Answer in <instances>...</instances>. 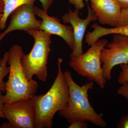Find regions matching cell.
<instances>
[{
	"label": "cell",
	"mask_w": 128,
	"mask_h": 128,
	"mask_svg": "<svg viewBox=\"0 0 128 128\" xmlns=\"http://www.w3.org/2000/svg\"><path fill=\"white\" fill-rule=\"evenodd\" d=\"M41 2L43 9L48 12L54 0H38Z\"/></svg>",
	"instance_id": "obj_21"
},
{
	"label": "cell",
	"mask_w": 128,
	"mask_h": 128,
	"mask_svg": "<svg viewBox=\"0 0 128 128\" xmlns=\"http://www.w3.org/2000/svg\"><path fill=\"white\" fill-rule=\"evenodd\" d=\"M2 111L8 122L2 124L0 128H35L36 112L32 99L4 104Z\"/></svg>",
	"instance_id": "obj_6"
},
{
	"label": "cell",
	"mask_w": 128,
	"mask_h": 128,
	"mask_svg": "<svg viewBox=\"0 0 128 128\" xmlns=\"http://www.w3.org/2000/svg\"><path fill=\"white\" fill-rule=\"evenodd\" d=\"M63 60L58 58V72L50 89L44 94L35 95L32 98L36 112L35 128H51L56 114L66 106L68 86L62 68Z\"/></svg>",
	"instance_id": "obj_1"
},
{
	"label": "cell",
	"mask_w": 128,
	"mask_h": 128,
	"mask_svg": "<svg viewBox=\"0 0 128 128\" xmlns=\"http://www.w3.org/2000/svg\"><path fill=\"white\" fill-rule=\"evenodd\" d=\"M9 57V52L4 54L2 58L0 60V92H6V86L4 78L8 75L9 72V66H7Z\"/></svg>",
	"instance_id": "obj_14"
},
{
	"label": "cell",
	"mask_w": 128,
	"mask_h": 128,
	"mask_svg": "<svg viewBox=\"0 0 128 128\" xmlns=\"http://www.w3.org/2000/svg\"><path fill=\"white\" fill-rule=\"evenodd\" d=\"M89 0L99 23L112 27L116 26L122 9L117 0Z\"/></svg>",
	"instance_id": "obj_11"
},
{
	"label": "cell",
	"mask_w": 128,
	"mask_h": 128,
	"mask_svg": "<svg viewBox=\"0 0 128 128\" xmlns=\"http://www.w3.org/2000/svg\"><path fill=\"white\" fill-rule=\"evenodd\" d=\"M121 9L128 8V0H117Z\"/></svg>",
	"instance_id": "obj_23"
},
{
	"label": "cell",
	"mask_w": 128,
	"mask_h": 128,
	"mask_svg": "<svg viewBox=\"0 0 128 128\" xmlns=\"http://www.w3.org/2000/svg\"><path fill=\"white\" fill-rule=\"evenodd\" d=\"M22 48L14 45L9 51L8 64L9 65L8 80L6 82V90L4 95V104H10L23 99H32L36 95L38 85L36 81L26 78L21 64L24 54Z\"/></svg>",
	"instance_id": "obj_3"
},
{
	"label": "cell",
	"mask_w": 128,
	"mask_h": 128,
	"mask_svg": "<svg viewBox=\"0 0 128 128\" xmlns=\"http://www.w3.org/2000/svg\"><path fill=\"white\" fill-rule=\"evenodd\" d=\"M92 28L93 29V31L88 32L85 39V42L89 46L94 44L102 37L110 34H121L128 37V24L107 28L94 23L92 25Z\"/></svg>",
	"instance_id": "obj_12"
},
{
	"label": "cell",
	"mask_w": 128,
	"mask_h": 128,
	"mask_svg": "<svg viewBox=\"0 0 128 128\" xmlns=\"http://www.w3.org/2000/svg\"><path fill=\"white\" fill-rule=\"evenodd\" d=\"M128 24V8L122 9L120 18L116 27L121 26Z\"/></svg>",
	"instance_id": "obj_16"
},
{
	"label": "cell",
	"mask_w": 128,
	"mask_h": 128,
	"mask_svg": "<svg viewBox=\"0 0 128 128\" xmlns=\"http://www.w3.org/2000/svg\"><path fill=\"white\" fill-rule=\"evenodd\" d=\"M64 74L68 86L69 98L66 106L58 112L59 114L70 123L82 120L106 128L107 123L102 114L95 112L88 99V92L93 89L94 82H89L80 86L75 82L70 71L65 72Z\"/></svg>",
	"instance_id": "obj_2"
},
{
	"label": "cell",
	"mask_w": 128,
	"mask_h": 128,
	"mask_svg": "<svg viewBox=\"0 0 128 128\" xmlns=\"http://www.w3.org/2000/svg\"><path fill=\"white\" fill-rule=\"evenodd\" d=\"M4 4L3 0H0V12H2L4 9Z\"/></svg>",
	"instance_id": "obj_24"
},
{
	"label": "cell",
	"mask_w": 128,
	"mask_h": 128,
	"mask_svg": "<svg viewBox=\"0 0 128 128\" xmlns=\"http://www.w3.org/2000/svg\"><path fill=\"white\" fill-rule=\"evenodd\" d=\"M121 68L118 79V82L122 84L124 82H128V62L126 64L120 65Z\"/></svg>",
	"instance_id": "obj_15"
},
{
	"label": "cell",
	"mask_w": 128,
	"mask_h": 128,
	"mask_svg": "<svg viewBox=\"0 0 128 128\" xmlns=\"http://www.w3.org/2000/svg\"><path fill=\"white\" fill-rule=\"evenodd\" d=\"M4 104V95L2 94V92H0V118H4L2 111V107Z\"/></svg>",
	"instance_id": "obj_22"
},
{
	"label": "cell",
	"mask_w": 128,
	"mask_h": 128,
	"mask_svg": "<svg viewBox=\"0 0 128 128\" xmlns=\"http://www.w3.org/2000/svg\"><path fill=\"white\" fill-rule=\"evenodd\" d=\"M4 8L2 16L0 20V30L6 28L8 18L12 12L22 5L34 4L36 0H3Z\"/></svg>",
	"instance_id": "obj_13"
},
{
	"label": "cell",
	"mask_w": 128,
	"mask_h": 128,
	"mask_svg": "<svg viewBox=\"0 0 128 128\" xmlns=\"http://www.w3.org/2000/svg\"><path fill=\"white\" fill-rule=\"evenodd\" d=\"M36 16L41 19V26L39 30L46 32L50 35L59 36L64 40L71 50L74 46V35L71 26L62 24L60 20L54 16H50L48 12L37 6H34Z\"/></svg>",
	"instance_id": "obj_10"
},
{
	"label": "cell",
	"mask_w": 128,
	"mask_h": 128,
	"mask_svg": "<svg viewBox=\"0 0 128 128\" xmlns=\"http://www.w3.org/2000/svg\"><path fill=\"white\" fill-rule=\"evenodd\" d=\"M27 33L32 37L34 43L30 52L22 56L21 62L24 72L28 80L36 76L41 81L45 82L48 76V60L51 51V35L40 30H32Z\"/></svg>",
	"instance_id": "obj_4"
},
{
	"label": "cell",
	"mask_w": 128,
	"mask_h": 128,
	"mask_svg": "<svg viewBox=\"0 0 128 128\" xmlns=\"http://www.w3.org/2000/svg\"><path fill=\"white\" fill-rule=\"evenodd\" d=\"M121 85V87L118 89L117 93L128 100V82Z\"/></svg>",
	"instance_id": "obj_17"
},
{
	"label": "cell",
	"mask_w": 128,
	"mask_h": 128,
	"mask_svg": "<svg viewBox=\"0 0 128 128\" xmlns=\"http://www.w3.org/2000/svg\"><path fill=\"white\" fill-rule=\"evenodd\" d=\"M117 128H128V114L121 117L117 126Z\"/></svg>",
	"instance_id": "obj_20"
},
{
	"label": "cell",
	"mask_w": 128,
	"mask_h": 128,
	"mask_svg": "<svg viewBox=\"0 0 128 128\" xmlns=\"http://www.w3.org/2000/svg\"><path fill=\"white\" fill-rule=\"evenodd\" d=\"M88 124L86 121L78 120L72 122L70 123L68 128H88Z\"/></svg>",
	"instance_id": "obj_18"
},
{
	"label": "cell",
	"mask_w": 128,
	"mask_h": 128,
	"mask_svg": "<svg viewBox=\"0 0 128 128\" xmlns=\"http://www.w3.org/2000/svg\"><path fill=\"white\" fill-rule=\"evenodd\" d=\"M101 60L104 77L106 80H111L113 68L128 62V37L114 34L112 41L102 51Z\"/></svg>",
	"instance_id": "obj_7"
},
{
	"label": "cell",
	"mask_w": 128,
	"mask_h": 128,
	"mask_svg": "<svg viewBox=\"0 0 128 128\" xmlns=\"http://www.w3.org/2000/svg\"><path fill=\"white\" fill-rule=\"evenodd\" d=\"M108 43L106 40H98L86 53L70 58L69 62L70 66L78 74L95 82L102 89L105 88L106 80L104 76L101 54Z\"/></svg>",
	"instance_id": "obj_5"
},
{
	"label": "cell",
	"mask_w": 128,
	"mask_h": 128,
	"mask_svg": "<svg viewBox=\"0 0 128 128\" xmlns=\"http://www.w3.org/2000/svg\"><path fill=\"white\" fill-rule=\"evenodd\" d=\"M2 12H0V20L1 18L2 17Z\"/></svg>",
	"instance_id": "obj_25"
},
{
	"label": "cell",
	"mask_w": 128,
	"mask_h": 128,
	"mask_svg": "<svg viewBox=\"0 0 128 128\" xmlns=\"http://www.w3.org/2000/svg\"><path fill=\"white\" fill-rule=\"evenodd\" d=\"M87 2L88 14L85 19L80 17L79 10L76 9L73 11L69 9L67 12L62 16V21L64 24H70L72 27L73 32L74 46L70 58L78 57L83 54L82 41L86 28L92 22L98 20L97 17Z\"/></svg>",
	"instance_id": "obj_8"
},
{
	"label": "cell",
	"mask_w": 128,
	"mask_h": 128,
	"mask_svg": "<svg viewBox=\"0 0 128 128\" xmlns=\"http://www.w3.org/2000/svg\"><path fill=\"white\" fill-rule=\"evenodd\" d=\"M84 0H69L68 3L73 5L76 9L81 10L85 6Z\"/></svg>",
	"instance_id": "obj_19"
},
{
	"label": "cell",
	"mask_w": 128,
	"mask_h": 128,
	"mask_svg": "<svg viewBox=\"0 0 128 128\" xmlns=\"http://www.w3.org/2000/svg\"><path fill=\"white\" fill-rule=\"evenodd\" d=\"M34 4L21 6L11 14L10 20L7 28L0 34V42L7 34L16 30H22L26 32L32 30H39L41 20L36 17Z\"/></svg>",
	"instance_id": "obj_9"
}]
</instances>
